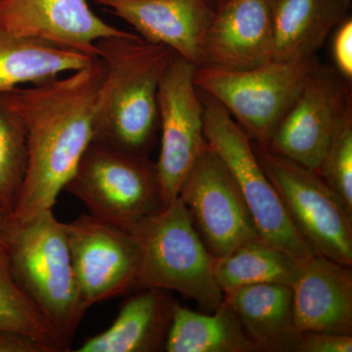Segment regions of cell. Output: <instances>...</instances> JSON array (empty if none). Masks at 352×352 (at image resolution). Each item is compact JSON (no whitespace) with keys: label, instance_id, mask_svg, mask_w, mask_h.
Wrapping results in <instances>:
<instances>
[{"label":"cell","instance_id":"6da1fadb","mask_svg":"<svg viewBox=\"0 0 352 352\" xmlns=\"http://www.w3.org/2000/svg\"><path fill=\"white\" fill-rule=\"evenodd\" d=\"M104 76L99 58L85 68L0 94L27 136V168L11 219L52 210L94 141L97 96Z\"/></svg>","mask_w":352,"mask_h":352},{"label":"cell","instance_id":"7a4b0ae2","mask_svg":"<svg viewBox=\"0 0 352 352\" xmlns=\"http://www.w3.org/2000/svg\"><path fill=\"white\" fill-rule=\"evenodd\" d=\"M104 65L94 119V141L148 155L157 127V88L175 54L135 32L97 41Z\"/></svg>","mask_w":352,"mask_h":352},{"label":"cell","instance_id":"3957f363","mask_svg":"<svg viewBox=\"0 0 352 352\" xmlns=\"http://www.w3.org/2000/svg\"><path fill=\"white\" fill-rule=\"evenodd\" d=\"M6 256L16 283L71 346L88 308L76 281L65 223L52 210L11 219Z\"/></svg>","mask_w":352,"mask_h":352},{"label":"cell","instance_id":"277c9868","mask_svg":"<svg viewBox=\"0 0 352 352\" xmlns=\"http://www.w3.org/2000/svg\"><path fill=\"white\" fill-rule=\"evenodd\" d=\"M140 249L135 289H163L192 298L212 314L224 300L208 251L178 197L133 232Z\"/></svg>","mask_w":352,"mask_h":352},{"label":"cell","instance_id":"5b68a950","mask_svg":"<svg viewBox=\"0 0 352 352\" xmlns=\"http://www.w3.org/2000/svg\"><path fill=\"white\" fill-rule=\"evenodd\" d=\"M65 190L90 214L131 232L166 207L156 163L148 155L95 141Z\"/></svg>","mask_w":352,"mask_h":352},{"label":"cell","instance_id":"8992f818","mask_svg":"<svg viewBox=\"0 0 352 352\" xmlns=\"http://www.w3.org/2000/svg\"><path fill=\"white\" fill-rule=\"evenodd\" d=\"M319 63L315 55L273 59L245 71L201 66L194 82L226 109L254 142L265 146Z\"/></svg>","mask_w":352,"mask_h":352},{"label":"cell","instance_id":"52a82bcc","mask_svg":"<svg viewBox=\"0 0 352 352\" xmlns=\"http://www.w3.org/2000/svg\"><path fill=\"white\" fill-rule=\"evenodd\" d=\"M198 90L208 145L237 184L261 237L296 258L315 256L296 230L276 190L261 168L249 134L219 101Z\"/></svg>","mask_w":352,"mask_h":352},{"label":"cell","instance_id":"ba28073f","mask_svg":"<svg viewBox=\"0 0 352 352\" xmlns=\"http://www.w3.org/2000/svg\"><path fill=\"white\" fill-rule=\"evenodd\" d=\"M264 173L316 256L352 265V212L314 170L254 142Z\"/></svg>","mask_w":352,"mask_h":352},{"label":"cell","instance_id":"9c48e42d","mask_svg":"<svg viewBox=\"0 0 352 352\" xmlns=\"http://www.w3.org/2000/svg\"><path fill=\"white\" fill-rule=\"evenodd\" d=\"M197 67L173 55L157 88L161 151L156 163L164 206L179 196L185 177L208 148L204 108L194 82Z\"/></svg>","mask_w":352,"mask_h":352},{"label":"cell","instance_id":"30bf717a","mask_svg":"<svg viewBox=\"0 0 352 352\" xmlns=\"http://www.w3.org/2000/svg\"><path fill=\"white\" fill-rule=\"evenodd\" d=\"M351 117V82L333 65L319 63L265 147L316 171L336 132Z\"/></svg>","mask_w":352,"mask_h":352},{"label":"cell","instance_id":"8fae6325","mask_svg":"<svg viewBox=\"0 0 352 352\" xmlns=\"http://www.w3.org/2000/svg\"><path fill=\"white\" fill-rule=\"evenodd\" d=\"M178 197L214 258L261 238L237 184L210 146L192 166Z\"/></svg>","mask_w":352,"mask_h":352},{"label":"cell","instance_id":"7c38bea8","mask_svg":"<svg viewBox=\"0 0 352 352\" xmlns=\"http://www.w3.org/2000/svg\"><path fill=\"white\" fill-rule=\"evenodd\" d=\"M65 231L85 307L135 289L140 265L135 234L90 214L65 223Z\"/></svg>","mask_w":352,"mask_h":352},{"label":"cell","instance_id":"4fadbf2b","mask_svg":"<svg viewBox=\"0 0 352 352\" xmlns=\"http://www.w3.org/2000/svg\"><path fill=\"white\" fill-rule=\"evenodd\" d=\"M0 27L91 57L100 39L131 34L101 19L87 0H1Z\"/></svg>","mask_w":352,"mask_h":352},{"label":"cell","instance_id":"5bb4252c","mask_svg":"<svg viewBox=\"0 0 352 352\" xmlns=\"http://www.w3.org/2000/svg\"><path fill=\"white\" fill-rule=\"evenodd\" d=\"M131 25L141 38L170 48L197 68L203 66L212 10L207 0H95Z\"/></svg>","mask_w":352,"mask_h":352},{"label":"cell","instance_id":"9a60e30c","mask_svg":"<svg viewBox=\"0 0 352 352\" xmlns=\"http://www.w3.org/2000/svg\"><path fill=\"white\" fill-rule=\"evenodd\" d=\"M274 34L267 0H226L212 10L203 66L245 71L273 60Z\"/></svg>","mask_w":352,"mask_h":352},{"label":"cell","instance_id":"2e32d148","mask_svg":"<svg viewBox=\"0 0 352 352\" xmlns=\"http://www.w3.org/2000/svg\"><path fill=\"white\" fill-rule=\"evenodd\" d=\"M291 288L298 332L352 335L351 267L315 254Z\"/></svg>","mask_w":352,"mask_h":352},{"label":"cell","instance_id":"e0dca14e","mask_svg":"<svg viewBox=\"0 0 352 352\" xmlns=\"http://www.w3.org/2000/svg\"><path fill=\"white\" fill-rule=\"evenodd\" d=\"M163 289H136L120 308L112 325L85 340L78 352L164 351L178 302Z\"/></svg>","mask_w":352,"mask_h":352},{"label":"cell","instance_id":"ac0fdd59","mask_svg":"<svg viewBox=\"0 0 352 352\" xmlns=\"http://www.w3.org/2000/svg\"><path fill=\"white\" fill-rule=\"evenodd\" d=\"M245 335L258 351L295 352L300 333L293 291L285 284H256L227 294Z\"/></svg>","mask_w":352,"mask_h":352},{"label":"cell","instance_id":"d6986e66","mask_svg":"<svg viewBox=\"0 0 352 352\" xmlns=\"http://www.w3.org/2000/svg\"><path fill=\"white\" fill-rule=\"evenodd\" d=\"M274 60L315 56L338 25L349 17L352 0H267Z\"/></svg>","mask_w":352,"mask_h":352},{"label":"cell","instance_id":"ffe728a7","mask_svg":"<svg viewBox=\"0 0 352 352\" xmlns=\"http://www.w3.org/2000/svg\"><path fill=\"white\" fill-rule=\"evenodd\" d=\"M97 58L0 27V94L55 80L85 68Z\"/></svg>","mask_w":352,"mask_h":352},{"label":"cell","instance_id":"44dd1931","mask_svg":"<svg viewBox=\"0 0 352 352\" xmlns=\"http://www.w3.org/2000/svg\"><path fill=\"white\" fill-rule=\"evenodd\" d=\"M164 351L168 352H256L245 335L236 312L224 298L212 314H201L179 303Z\"/></svg>","mask_w":352,"mask_h":352},{"label":"cell","instance_id":"7402d4cb","mask_svg":"<svg viewBox=\"0 0 352 352\" xmlns=\"http://www.w3.org/2000/svg\"><path fill=\"white\" fill-rule=\"evenodd\" d=\"M305 261L258 238L241 245L228 256L215 258L214 277L224 296L252 285L292 286Z\"/></svg>","mask_w":352,"mask_h":352},{"label":"cell","instance_id":"603a6c76","mask_svg":"<svg viewBox=\"0 0 352 352\" xmlns=\"http://www.w3.org/2000/svg\"><path fill=\"white\" fill-rule=\"evenodd\" d=\"M0 330L32 336L54 352L71 347L16 283L4 256H0Z\"/></svg>","mask_w":352,"mask_h":352},{"label":"cell","instance_id":"cb8c5ba5","mask_svg":"<svg viewBox=\"0 0 352 352\" xmlns=\"http://www.w3.org/2000/svg\"><path fill=\"white\" fill-rule=\"evenodd\" d=\"M27 168V136L17 115L0 102V206L12 215Z\"/></svg>","mask_w":352,"mask_h":352},{"label":"cell","instance_id":"d4e9b609","mask_svg":"<svg viewBox=\"0 0 352 352\" xmlns=\"http://www.w3.org/2000/svg\"><path fill=\"white\" fill-rule=\"evenodd\" d=\"M315 173L352 212V117L336 132Z\"/></svg>","mask_w":352,"mask_h":352},{"label":"cell","instance_id":"484cf974","mask_svg":"<svg viewBox=\"0 0 352 352\" xmlns=\"http://www.w3.org/2000/svg\"><path fill=\"white\" fill-rule=\"evenodd\" d=\"M332 44L333 67L342 78L352 82V19L342 21L333 30Z\"/></svg>","mask_w":352,"mask_h":352},{"label":"cell","instance_id":"4316f807","mask_svg":"<svg viewBox=\"0 0 352 352\" xmlns=\"http://www.w3.org/2000/svg\"><path fill=\"white\" fill-rule=\"evenodd\" d=\"M352 335L330 332L300 333L295 352H351Z\"/></svg>","mask_w":352,"mask_h":352},{"label":"cell","instance_id":"83f0119b","mask_svg":"<svg viewBox=\"0 0 352 352\" xmlns=\"http://www.w3.org/2000/svg\"><path fill=\"white\" fill-rule=\"evenodd\" d=\"M0 352H54L50 346L32 337L14 331L0 330Z\"/></svg>","mask_w":352,"mask_h":352},{"label":"cell","instance_id":"f1b7e54d","mask_svg":"<svg viewBox=\"0 0 352 352\" xmlns=\"http://www.w3.org/2000/svg\"><path fill=\"white\" fill-rule=\"evenodd\" d=\"M10 223V214L0 206V256H6L7 234H8Z\"/></svg>","mask_w":352,"mask_h":352},{"label":"cell","instance_id":"f546056e","mask_svg":"<svg viewBox=\"0 0 352 352\" xmlns=\"http://www.w3.org/2000/svg\"><path fill=\"white\" fill-rule=\"evenodd\" d=\"M226 0H207L208 6L212 7V9H214L215 7L219 6V4L223 3Z\"/></svg>","mask_w":352,"mask_h":352},{"label":"cell","instance_id":"4dcf8cb0","mask_svg":"<svg viewBox=\"0 0 352 352\" xmlns=\"http://www.w3.org/2000/svg\"><path fill=\"white\" fill-rule=\"evenodd\" d=\"M0 1H1V0H0Z\"/></svg>","mask_w":352,"mask_h":352}]
</instances>
